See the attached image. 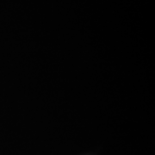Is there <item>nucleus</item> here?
<instances>
[]
</instances>
